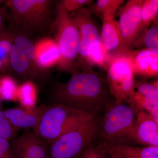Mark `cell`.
I'll return each mask as SVG.
<instances>
[{"label": "cell", "mask_w": 158, "mask_h": 158, "mask_svg": "<svg viewBox=\"0 0 158 158\" xmlns=\"http://www.w3.org/2000/svg\"><path fill=\"white\" fill-rule=\"evenodd\" d=\"M67 81L54 86L51 105L60 104L95 116L109 103L106 79L83 62L76 65Z\"/></svg>", "instance_id": "6da1fadb"}, {"label": "cell", "mask_w": 158, "mask_h": 158, "mask_svg": "<svg viewBox=\"0 0 158 158\" xmlns=\"http://www.w3.org/2000/svg\"><path fill=\"white\" fill-rule=\"evenodd\" d=\"M6 3L10 9L9 29L33 41L48 37L54 30L52 13L53 1L9 0Z\"/></svg>", "instance_id": "7a4b0ae2"}, {"label": "cell", "mask_w": 158, "mask_h": 158, "mask_svg": "<svg viewBox=\"0 0 158 158\" xmlns=\"http://www.w3.org/2000/svg\"><path fill=\"white\" fill-rule=\"evenodd\" d=\"M101 128L104 143L110 145L127 144L136 141V115L127 105L116 102L108 104Z\"/></svg>", "instance_id": "3957f363"}, {"label": "cell", "mask_w": 158, "mask_h": 158, "mask_svg": "<svg viewBox=\"0 0 158 158\" xmlns=\"http://www.w3.org/2000/svg\"><path fill=\"white\" fill-rule=\"evenodd\" d=\"M95 116L60 104L45 106L39 124L33 131L49 144L78 125Z\"/></svg>", "instance_id": "277c9868"}, {"label": "cell", "mask_w": 158, "mask_h": 158, "mask_svg": "<svg viewBox=\"0 0 158 158\" xmlns=\"http://www.w3.org/2000/svg\"><path fill=\"white\" fill-rule=\"evenodd\" d=\"M56 19L54 29L59 48L60 57L57 64L59 70L62 72H73L78 56V48L80 35L70 13L66 11L59 2L56 6Z\"/></svg>", "instance_id": "5b68a950"}, {"label": "cell", "mask_w": 158, "mask_h": 158, "mask_svg": "<svg viewBox=\"0 0 158 158\" xmlns=\"http://www.w3.org/2000/svg\"><path fill=\"white\" fill-rule=\"evenodd\" d=\"M98 122L93 117L66 132L50 143L49 158H77L96 138Z\"/></svg>", "instance_id": "8992f818"}, {"label": "cell", "mask_w": 158, "mask_h": 158, "mask_svg": "<svg viewBox=\"0 0 158 158\" xmlns=\"http://www.w3.org/2000/svg\"><path fill=\"white\" fill-rule=\"evenodd\" d=\"M106 82L115 102H124L131 92L135 75L129 60L124 53H113L108 63Z\"/></svg>", "instance_id": "52a82bcc"}, {"label": "cell", "mask_w": 158, "mask_h": 158, "mask_svg": "<svg viewBox=\"0 0 158 158\" xmlns=\"http://www.w3.org/2000/svg\"><path fill=\"white\" fill-rule=\"evenodd\" d=\"M143 0H129L122 8L118 23L121 43L115 53H124L131 50L139 36L141 22V9Z\"/></svg>", "instance_id": "ba28073f"}, {"label": "cell", "mask_w": 158, "mask_h": 158, "mask_svg": "<svg viewBox=\"0 0 158 158\" xmlns=\"http://www.w3.org/2000/svg\"><path fill=\"white\" fill-rule=\"evenodd\" d=\"M70 15L78 31V53L83 60L91 47L102 43L101 37L88 9L84 7L72 12Z\"/></svg>", "instance_id": "9c48e42d"}, {"label": "cell", "mask_w": 158, "mask_h": 158, "mask_svg": "<svg viewBox=\"0 0 158 158\" xmlns=\"http://www.w3.org/2000/svg\"><path fill=\"white\" fill-rule=\"evenodd\" d=\"M12 158H49V144L34 131L9 141Z\"/></svg>", "instance_id": "30bf717a"}, {"label": "cell", "mask_w": 158, "mask_h": 158, "mask_svg": "<svg viewBox=\"0 0 158 158\" xmlns=\"http://www.w3.org/2000/svg\"><path fill=\"white\" fill-rule=\"evenodd\" d=\"M7 71L10 74L9 76L23 83L44 78L46 77L47 73L35 66L14 44L9 53Z\"/></svg>", "instance_id": "8fae6325"}, {"label": "cell", "mask_w": 158, "mask_h": 158, "mask_svg": "<svg viewBox=\"0 0 158 158\" xmlns=\"http://www.w3.org/2000/svg\"><path fill=\"white\" fill-rule=\"evenodd\" d=\"M124 53L131 65L134 75L144 80L158 77V49H141Z\"/></svg>", "instance_id": "7c38bea8"}, {"label": "cell", "mask_w": 158, "mask_h": 158, "mask_svg": "<svg viewBox=\"0 0 158 158\" xmlns=\"http://www.w3.org/2000/svg\"><path fill=\"white\" fill-rule=\"evenodd\" d=\"M44 107H36L32 110L18 107L8 109L4 113L11 124L18 129L32 128L34 130L39 124Z\"/></svg>", "instance_id": "4fadbf2b"}, {"label": "cell", "mask_w": 158, "mask_h": 158, "mask_svg": "<svg viewBox=\"0 0 158 158\" xmlns=\"http://www.w3.org/2000/svg\"><path fill=\"white\" fill-rule=\"evenodd\" d=\"M136 141L141 144L158 146V122L145 111L136 115Z\"/></svg>", "instance_id": "5bb4252c"}, {"label": "cell", "mask_w": 158, "mask_h": 158, "mask_svg": "<svg viewBox=\"0 0 158 158\" xmlns=\"http://www.w3.org/2000/svg\"><path fill=\"white\" fill-rule=\"evenodd\" d=\"M117 9H110L103 15L101 32L102 42L108 52L118 50L121 43V36L118 21L115 19Z\"/></svg>", "instance_id": "9a60e30c"}, {"label": "cell", "mask_w": 158, "mask_h": 158, "mask_svg": "<svg viewBox=\"0 0 158 158\" xmlns=\"http://www.w3.org/2000/svg\"><path fill=\"white\" fill-rule=\"evenodd\" d=\"M35 56L37 66L47 72L48 69L57 65L60 53L56 42L49 37L35 42Z\"/></svg>", "instance_id": "2e32d148"}, {"label": "cell", "mask_w": 158, "mask_h": 158, "mask_svg": "<svg viewBox=\"0 0 158 158\" xmlns=\"http://www.w3.org/2000/svg\"><path fill=\"white\" fill-rule=\"evenodd\" d=\"M99 147L105 153L116 154L123 158H158V146L139 147L127 144L110 145L103 143Z\"/></svg>", "instance_id": "e0dca14e"}, {"label": "cell", "mask_w": 158, "mask_h": 158, "mask_svg": "<svg viewBox=\"0 0 158 158\" xmlns=\"http://www.w3.org/2000/svg\"><path fill=\"white\" fill-rule=\"evenodd\" d=\"M135 115L141 111H147L158 122V99L146 96L132 90L124 101Z\"/></svg>", "instance_id": "ac0fdd59"}, {"label": "cell", "mask_w": 158, "mask_h": 158, "mask_svg": "<svg viewBox=\"0 0 158 158\" xmlns=\"http://www.w3.org/2000/svg\"><path fill=\"white\" fill-rule=\"evenodd\" d=\"M17 97L22 107L32 110L37 107V92L33 81H27L19 87Z\"/></svg>", "instance_id": "d6986e66"}, {"label": "cell", "mask_w": 158, "mask_h": 158, "mask_svg": "<svg viewBox=\"0 0 158 158\" xmlns=\"http://www.w3.org/2000/svg\"><path fill=\"white\" fill-rule=\"evenodd\" d=\"M110 56L102 43L90 48L84 63L91 67L94 65H98L107 70Z\"/></svg>", "instance_id": "ffe728a7"}, {"label": "cell", "mask_w": 158, "mask_h": 158, "mask_svg": "<svg viewBox=\"0 0 158 158\" xmlns=\"http://www.w3.org/2000/svg\"><path fill=\"white\" fill-rule=\"evenodd\" d=\"M141 49H158V27L152 26L136 40L131 50Z\"/></svg>", "instance_id": "44dd1931"}, {"label": "cell", "mask_w": 158, "mask_h": 158, "mask_svg": "<svg viewBox=\"0 0 158 158\" xmlns=\"http://www.w3.org/2000/svg\"><path fill=\"white\" fill-rule=\"evenodd\" d=\"M158 13V0L143 1L141 9V26L138 37L148 28L157 16Z\"/></svg>", "instance_id": "7402d4cb"}, {"label": "cell", "mask_w": 158, "mask_h": 158, "mask_svg": "<svg viewBox=\"0 0 158 158\" xmlns=\"http://www.w3.org/2000/svg\"><path fill=\"white\" fill-rule=\"evenodd\" d=\"M18 88L16 81L10 76L0 77V94L2 100L17 101Z\"/></svg>", "instance_id": "603a6c76"}, {"label": "cell", "mask_w": 158, "mask_h": 158, "mask_svg": "<svg viewBox=\"0 0 158 158\" xmlns=\"http://www.w3.org/2000/svg\"><path fill=\"white\" fill-rule=\"evenodd\" d=\"M13 43L8 31L0 38V62L3 63L6 71L9 65V55Z\"/></svg>", "instance_id": "cb8c5ba5"}, {"label": "cell", "mask_w": 158, "mask_h": 158, "mask_svg": "<svg viewBox=\"0 0 158 158\" xmlns=\"http://www.w3.org/2000/svg\"><path fill=\"white\" fill-rule=\"evenodd\" d=\"M18 131L6 118L4 112L0 110V137L9 141L16 137Z\"/></svg>", "instance_id": "d4e9b609"}, {"label": "cell", "mask_w": 158, "mask_h": 158, "mask_svg": "<svg viewBox=\"0 0 158 158\" xmlns=\"http://www.w3.org/2000/svg\"><path fill=\"white\" fill-rule=\"evenodd\" d=\"M124 2V0H98L92 6V10L98 14L103 15L110 9H118Z\"/></svg>", "instance_id": "484cf974"}, {"label": "cell", "mask_w": 158, "mask_h": 158, "mask_svg": "<svg viewBox=\"0 0 158 158\" xmlns=\"http://www.w3.org/2000/svg\"><path fill=\"white\" fill-rule=\"evenodd\" d=\"M62 6L69 12H73L93 3V0H62Z\"/></svg>", "instance_id": "4316f807"}, {"label": "cell", "mask_w": 158, "mask_h": 158, "mask_svg": "<svg viewBox=\"0 0 158 158\" xmlns=\"http://www.w3.org/2000/svg\"><path fill=\"white\" fill-rule=\"evenodd\" d=\"M105 153L99 147L90 144L82 151L77 158H106Z\"/></svg>", "instance_id": "83f0119b"}, {"label": "cell", "mask_w": 158, "mask_h": 158, "mask_svg": "<svg viewBox=\"0 0 158 158\" xmlns=\"http://www.w3.org/2000/svg\"><path fill=\"white\" fill-rule=\"evenodd\" d=\"M0 158H12L9 141L0 137Z\"/></svg>", "instance_id": "f1b7e54d"}, {"label": "cell", "mask_w": 158, "mask_h": 158, "mask_svg": "<svg viewBox=\"0 0 158 158\" xmlns=\"http://www.w3.org/2000/svg\"><path fill=\"white\" fill-rule=\"evenodd\" d=\"M6 9V7L0 9V38L5 35L7 32V31H5L4 27Z\"/></svg>", "instance_id": "f546056e"}, {"label": "cell", "mask_w": 158, "mask_h": 158, "mask_svg": "<svg viewBox=\"0 0 158 158\" xmlns=\"http://www.w3.org/2000/svg\"><path fill=\"white\" fill-rule=\"evenodd\" d=\"M6 71L5 67H4L3 63L0 62V73H4Z\"/></svg>", "instance_id": "4dcf8cb0"}, {"label": "cell", "mask_w": 158, "mask_h": 158, "mask_svg": "<svg viewBox=\"0 0 158 158\" xmlns=\"http://www.w3.org/2000/svg\"><path fill=\"white\" fill-rule=\"evenodd\" d=\"M110 156L112 157V158H123L121 156L118 155L114 153H110L109 154Z\"/></svg>", "instance_id": "1f68e13d"}, {"label": "cell", "mask_w": 158, "mask_h": 158, "mask_svg": "<svg viewBox=\"0 0 158 158\" xmlns=\"http://www.w3.org/2000/svg\"><path fill=\"white\" fill-rule=\"evenodd\" d=\"M2 98H1V94H0V108H1V106H2Z\"/></svg>", "instance_id": "d6a6232c"}, {"label": "cell", "mask_w": 158, "mask_h": 158, "mask_svg": "<svg viewBox=\"0 0 158 158\" xmlns=\"http://www.w3.org/2000/svg\"><path fill=\"white\" fill-rule=\"evenodd\" d=\"M6 1H2V0H0V4L4 2H6Z\"/></svg>", "instance_id": "836d02e7"}]
</instances>
